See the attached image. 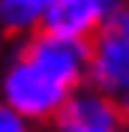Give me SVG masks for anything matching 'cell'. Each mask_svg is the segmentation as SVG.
Segmentation results:
<instances>
[{"label": "cell", "instance_id": "cell-1", "mask_svg": "<svg viewBox=\"0 0 129 132\" xmlns=\"http://www.w3.org/2000/svg\"><path fill=\"white\" fill-rule=\"evenodd\" d=\"M3 93H6L9 108H15L21 117L36 120V123H54L57 111L72 96L69 87H63L51 75H45L39 66H33L30 60H21V57L9 69L6 81H3Z\"/></svg>", "mask_w": 129, "mask_h": 132}, {"label": "cell", "instance_id": "cell-2", "mask_svg": "<svg viewBox=\"0 0 129 132\" xmlns=\"http://www.w3.org/2000/svg\"><path fill=\"white\" fill-rule=\"evenodd\" d=\"M18 57L30 60L33 66H39L45 75H51L69 90L87 81V45L78 36H60V33L33 27L30 39L24 42Z\"/></svg>", "mask_w": 129, "mask_h": 132}, {"label": "cell", "instance_id": "cell-3", "mask_svg": "<svg viewBox=\"0 0 129 132\" xmlns=\"http://www.w3.org/2000/svg\"><path fill=\"white\" fill-rule=\"evenodd\" d=\"M111 0H54L33 27L60 36H84L105 21V6Z\"/></svg>", "mask_w": 129, "mask_h": 132}, {"label": "cell", "instance_id": "cell-4", "mask_svg": "<svg viewBox=\"0 0 129 132\" xmlns=\"http://www.w3.org/2000/svg\"><path fill=\"white\" fill-rule=\"evenodd\" d=\"M54 123L63 129V126H114V129H123L126 126V117H123V108L114 102L111 96L93 90L78 93V96H69L63 102V108L57 111Z\"/></svg>", "mask_w": 129, "mask_h": 132}, {"label": "cell", "instance_id": "cell-5", "mask_svg": "<svg viewBox=\"0 0 129 132\" xmlns=\"http://www.w3.org/2000/svg\"><path fill=\"white\" fill-rule=\"evenodd\" d=\"M54 0H0V21L9 33L33 24Z\"/></svg>", "mask_w": 129, "mask_h": 132}, {"label": "cell", "instance_id": "cell-6", "mask_svg": "<svg viewBox=\"0 0 129 132\" xmlns=\"http://www.w3.org/2000/svg\"><path fill=\"white\" fill-rule=\"evenodd\" d=\"M0 132H30L27 117H21L15 108L0 105Z\"/></svg>", "mask_w": 129, "mask_h": 132}, {"label": "cell", "instance_id": "cell-7", "mask_svg": "<svg viewBox=\"0 0 129 132\" xmlns=\"http://www.w3.org/2000/svg\"><path fill=\"white\" fill-rule=\"evenodd\" d=\"M60 132H120L114 126H63Z\"/></svg>", "mask_w": 129, "mask_h": 132}]
</instances>
